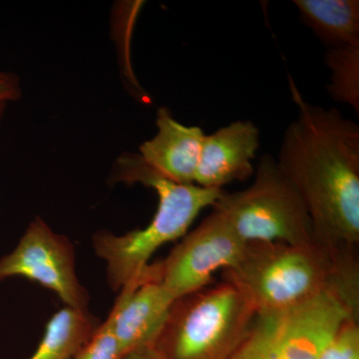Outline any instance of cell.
I'll use <instances>...</instances> for the list:
<instances>
[{"label":"cell","mask_w":359,"mask_h":359,"mask_svg":"<svg viewBox=\"0 0 359 359\" xmlns=\"http://www.w3.org/2000/svg\"><path fill=\"white\" fill-rule=\"evenodd\" d=\"M299 114L283 134L280 171L301 194L316 244L332 256L358 252L359 127L334 108L306 102L292 78Z\"/></svg>","instance_id":"cell-1"},{"label":"cell","mask_w":359,"mask_h":359,"mask_svg":"<svg viewBox=\"0 0 359 359\" xmlns=\"http://www.w3.org/2000/svg\"><path fill=\"white\" fill-rule=\"evenodd\" d=\"M223 278L249 299L257 314L294 308L325 292L356 301L358 255L332 257L318 244L248 243Z\"/></svg>","instance_id":"cell-2"},{"label":"cell","mask_w":359,"mask_h":359,"mask_svg":"<svg viewBox=\"0 0 359 359\" xmlns=\"http://www.w3.org/2000/svg\"><path fill=\"white\" fill-rule=\"evenodd\" d=\"M117 166V181L152 188L159 204L145 228L124 235L99 231L92 237V247L105 263L108 285L115 292L140 275L162 245L184 237L198 215L214 205L224 192L169 181L146 166L139 155L123 156Z\"/></svg>","instance_id":"cell-3"},{"label":"cell","mask_w":359,"mask_h":359,"mask_svg":"<svg viewBox=\"0 0 359 359\" xmlns=\"http://www.w3.org/2000/svg\"><path fill=\"white\" fill-rule=\"evenodd\" d=\"M256 316L249 299L224 280L175 301L148 347L157 359H230Z\"/></svg>","instance_id":"cell-4"},{"label":"cell","mask_w":359,"mask_h":359,"mask_svg":"<svg viewBox=\"0 0 359 359\" xmlns=\"http://www.w3.org/2000/svg\"><path fill=\"white\" fill-rule=\"evenodd\" d=\"M212 208L223 214L247 244H316L313 222L301 194L271 155L262 156L256 178L249 188L222 193Z\"/></svg>","instance_id":"cell-5"},{"label":"cell","mask_w":359,"mask_h":359,"mask_svg":"<svg viewBox=\"0 0 359 359\" xmlns=\"http://www.w3.org/2000/svg\"><path fill=\"white\" fill-rule=\"evenodd\" d=\"M351 316L358 318L359 311L334 292L285 311L257 313L230 359H320L340 323Z\"/></svg>","instance_id":"cell-6"},{"label":"cell","mask_w":359,"mask_h":359,"mask_svg":"<svg viewBox=\"0 0 359 359\" xmlns=\"http://www.w3.org/2000/svg\"><path fill=\"white\" fill-rule=\"evenodd\" d=\"M23 278L52 290L65 306L88 309V290L78 278L74 245L36 217L15 249L0 259V282Z\"/></svg>","instance_id":"cell-7"},{"label":"cell","mask_w":359,"mask_h":359,"mask_svg":"<svg viewBox=\"0 0 359 359\" xmlns=\"http://www.w3.org/2000/svg\"><path fill=\"white\" fill-rule=\"evenodd\" d=\"M245 245L223 214L214 209L167 257L156 263L161 285L173 302L204 289L218 269L237 263Z\"/></svg>","instance_id":"cell-8"},{"label":"cell","mask_w":359,"mask_h":359,"mask_svg":"<svg viewBox=\"0 0 359 359\" xmlns=\"http://www.w3.org/2000/svg\"><path fill=\"white\" fill-rule=\"evenodd\" d=\"M173 302L161 285L156 263L149 264L120 290L106 321L117 337L123 358L150 346Z\"/></svg>","instance_id":"cell-9"},{"label":"cell","mask_w":359,"mask_h":359,"mask_svg":"<svg viewBox=\"0 0 359 359\" xmlns=\"http://www.w3.org/2000/svg\"><path fill=\"white\" fill-rule=\"evenodd\" d=\"M259 148V130L252 121H236L205 135L195 185L218 189L255 173L252 161Z\"/></svg>","instance_id":"cell-10"},{"label":"cell","mask_w":359,"mask_h":359,"mask_svg":"<svg viewBox=\"0 0 359 359\" xmlns=\"http://www.w3.org/2000/svg\"><path fill=\"white\" fill-rule=\"evenodd\" d=\"M158 132L139 148L142 162L163 178L181 184H195L205 133L200 127L186 126L175 120L167 108L157 113Z\"/></svg>","instance_id":"cell-11"},{"label":"cell","mask_w":359,"mask_h":359,"mask_svg":"<svg viewBox=\"0 0 359 359\" xmlns=\"http://www.w3.org/2000/svg\"><path fill=\"white\" fill-rule=\"evenodd\" d=\"M302 22L327 48L359 44L358 0H294Z\"/></svg>","instance_id":"cell-12"},{"label":"cell","mask_w":359,"mask_h":359,"mask_svg":"<svg viewBox=\"0 0 359 359\" xmlns=\"http://www.w3.org/2000/svg\"><path fill=\"white\" fill-rule=\"evenodd\" d=\"M100 323L88 309L65 306L52 316L39 346L25 359H72Z\"/></svg>","instance_id":"cell-13"},{"label":"cell","mask_w":359,"mask_h":359,"mask_svg":"<svg viewBox=\"0 0 359 359\" xmlns=\"http://www.w3.org/2000/svg\"><path fill=\"white\" fill-rule=\"evenodd\" d=\"M325 63L330 68L327 91L337 102L348 104L359 114V44L327 48Z\"/></svg>","instance_id":"cell-14"},{"label":"cell","mask_w":359,"mask_h":359,"mask_svg":"<svg viewBox=\"0 0 359 359\" xmlns=\"http://www.w3.org/2000/svg\"><path fill=\"white\" fill-rule=\"evenodd\" d=\"M72 359H123L119 342L107 321L99 325Z\"/></svg>","instance_id":"cell-15"},{"label":"cell","mask_w":359,"mask_h":359,"mask_svg":"<svg viewBox=\"0 0 359 359\" xmlns=\"http://www.w3.org/2000/svg\"><path fill=\"white\" fill-rule=\"evenodd\" d=\"M20 80L13 73L0 71V104H6L20 98Z\"/></svg>","instance_id":"cell-16"},{"label":"cell","mask_w":359,"mask_h":359,"mask_svg":"<svg viewBox=\"0 0 359 359\" xmlns=\"http://www.w3.org/2000/svg\"><path fill=\"white\" fill-rule=\"evenodd\" d=\"M123 359H157L149 347L139 349L134 353L128 354Z\"/></svg>","instance_id":"cell-17"},{"label":"cell","mask_w":359,"mask_h":359,"mask_svg":"<svg viewBox=\"0 0 359 359\" xmlns=\"http://www.w3.org/2000/svg\"><path fill=\"white\" fill-rule=\"evenodd\" d=\"M6 104H0V119H1L2 114H4V111L6 109Z\"/></svg>","instance_id":"cell-18"}]
</instances>
